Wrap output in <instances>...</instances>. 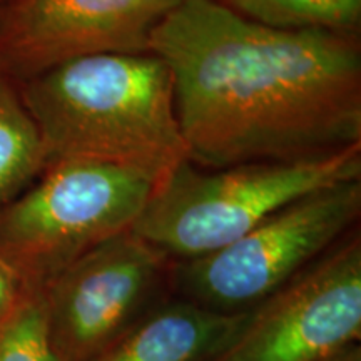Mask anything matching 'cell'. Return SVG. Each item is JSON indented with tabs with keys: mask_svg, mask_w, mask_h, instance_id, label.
Returning a JSON list of instances; mask_svg holds the SVG:
<instances>
[{
	"mask_svg": "<svg viewBox=\"0 0 361 361\" xmlns=\"http://www.w3.org/2000/svg\"><path fill=\"white\" fill-rule=\"evenodd\" d=\"M189 161L206 169L323 157L361 144L356 34L279 30L183 0L152 32Z\"/></svg>",
	"mask_w": 361,
	"mask_h": 361,
	"instance_id": "6da1fadb",
	"label": "cell"
},
{
	"mask_svg": "<svg viewBox=\"0 0 361 361\" xmlns=\"http://www.w3.org/2000/svg\"><path fill=\"white\" fill-rule=\"evenodd\" d=\"M17 89L39 129L45 168L96 162L142 176L156 188L189 161L173 74L156 54L79 57Z\"/></svg>",
	"mask_w": 361,
	"mask_h": 361,
	"instance_id": "7a4b0ae2",
	"label": "cell"
},
{
	"mask_svg": "<svg viewBox=\"0 0 361 361\" xmlns=\"http://www.w3.org/2000/svg\"><path fill=\"white\" fill-rule=\"evenodd\" d=\"M355 179H361V144L323 157L219 169L186 161L152 189L130 231L183 263L231 245L311 192Z\"/></svg>",
	"mask_w": 361,
	"mask_h": 361,
	"instance_id": "3957f363",
	"label": "cell"
},
{
	"mask_svg": "<svg viewBox=\"0 0 361 361\" xmlns=\"http://www.w3.org/2000/svg\"><path fill=\"white\" fill-rule=\"evenodd\" d=\"M0 206V261L25 290H42L71 263L133 229L154 186L129 171L66 161Z\"/></svg>",
	"mask_w": 361,
	"mask_h": 361,
	"instance_id": "277c9868",
	"label": "cell"
},
{
	"mask_svg": "<svg viewBox=\"0 0 361 361\" xmlns=\"http://www.w3.org/2000/svg\"><path fill=\"white\" fill-rule=\"evenodd\" d=\"M361 211V179L311 192L231 245L183 261L174 279L188 301L224 314L247 313L336 246Z\"/></svg>",
	"mask_w": 361,
	"mask_h": 361,
	"instance_id": "5b68a950",
	"label": "cell"
},
{
	"mask_svg": "<svg viewBox=\"0 0 361 361\" xmlns=\"http://www.w3.org/2000/svg\"><path fill=\"white\" fill-rule=\"evenodd\" d=\"M169 258L133 231L85 252L40 290L59 361H84L156 308Z\"/></svg>",
	"mask_w": 361,
	"mask_h": 361,
	"instance_id": "8992f818",
	"label": "cell"
},
{
	"mask_svg": "<svg viewBox=\"0 0 361 361\" xmlns=\"http://www.w3.org/2000/svg\"><path fill=\"white\" fill-rule=\"evenodd\" d=\"M361 336V241L338 243L251 310L214 361H333Z\"/></svg>",
	"mask_w": 361,
	"mask_h": 361,
	"instance_id": "52a82bcc",
	"label": "cell"
},
{
	"mask_svg": "<svg viewBox=\"0 0 361 361\" xmlns=\"http://www.w3.org/2000/svg\"><path fill=\"white\" fill-rule=\"evenodd\" d=\"M183 0H11L0 11V75L19 84L67 61L151 52Z\"/></svg>",
	"mask_w": 361,
	"mask_h": 361,
	"instance_id": "ba28073f",
	"label": "cell"
},
{
	"mask_svg": "<svg viewBox=\"0 0 361 361\" xmlns=\"http://www.w3.org/2000/svg\"><path fill=\"white\" fill-rule=\"evenodd\" d=\"M250 314L218 313L188 300L159 303L84 361H214L233 345Z\"/></svg>",
	"mask_w": 361,
	"mask_h": 361,
	"instance_id": "9c48e42d",
	"label": "cell"
},
{
	"mask_svg": "<svg viewBox=\"0 0 361 361\" xmlns=\"http://www.w3.org/2000/svg\"><path fill=\"white\" fill-rule=\"evenodd\" d=\"M45 169L42 139L17 84L0 75V206L12 201Z\"/></svg>",
	"mask_w": 361,
	"mask_h": 361,
	"instance_id": "30bf717a",
	"label": "cell"
},
{
	"mask_svg": "<svg viewBox=\"0 0 361 361\" xmlns=\"http://www.w3.org/2000/svg\"><path fill=\"white\" fill-rule=\"evenodd\" d=\"M229 8L279 30L351 32L361 24V0H228Z\"/></svg>",
	"mask_w": 361,
	"mask_h": 361,
	"instance_id": "8fae6325",
	"label": "cell"
},
{
	"mask_svg": "<svg viewBox=\"0 0 361 361\" xmlns=\"http://www.w3.org/2000/svg\"><path fill=\"white\" fill-rule=\"evenodd\" d=\"M0 361H59L49 336L40 290H25L0 324Z\"/></svg>",
	"mask_w": 361,
	"mask_h": 361,
	"instance_id": "7c38bea8",
	"label": "cell"
},
{
	"mask_svg": "<svg viewBox=\"0 0 361 361\" xmlns=\"http://www.w3.org/2000/svg\"><path fill=\"white\" fill-rule=\"evenodd\" d=\"M24 286L7 264L0 261V324H2L19 303Z\"/></svg>",
	"mask_w": 361,
	"mask_h": 361,
	"instance_id": "4fadbf2b",
	"label": "cell"
},
{
	"mask_svg": "<svg viewBox=\"0 0 361 361\" xmlns=\"http://www.w3.org/2000/svg\"><path fill=\"white\" fill-rule=\"evenodd\" d=\"M333 361H361V350L360 345H353L351 348H348L346 351L335 358Z\"/></svg>",
	"mask_w": 361,
	"mask_h": 361,
	"instance_id": "5bb4252c",
	"label": "cell"
}]
</instances>
